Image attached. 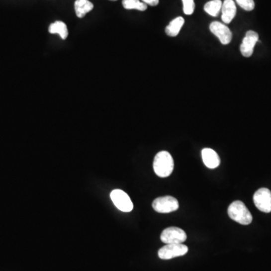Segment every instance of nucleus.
<instances>
[{"label":"nucleus","instance_id":"obj_1","mask_svg":"<svg viewBox=\"0 0 271 271\" xmlns=\"http://www.w3.org/2000/svg\"><path fill=\"white\" fill-rule=\"evenodd\" d=\"M154 171L161 178L169 177L174 171V161L171 154L161 151L155 155L153 162Z\"/></svg>","mask_w":271,"mask_h":271},{"label":"nucleus","instance_id":"obj_2","mask_svg":"<svg viewBox=\"0 0 271 271\" xmlns=\"http://www.w3.org/2000/svg\"><path fill=\"white\" fill-rule=\"evenodd\" d=\"M228 213L230 218L243 225H248L253 222V215L244 203L240 200L233 202L228 206Z\"/></svg>","mask_w":271,"mask_h":271},{"label":"nucleus","instance_id":"obj_3","mask_svg":"<svg viewBox=\"0 0 271 271\" xmlns=\"http://www.w3.org/2000/svg\"><path fill=\"white\" fill-rule=\"evenodd\" d=\"M161 240L166 244H180L187 240V234L181 228L171 227L163 231Z\"/></svg>","mask_w":271,"mask_h":271},{"label":"nucleus","instance_id":"obj_4","mask_svg":"<svg viewBox=\"0 0 271 271\" xmlns=\"http://www.w3.org/2000/svg\"><path fill=\"white\" fill-rule=\"evenodd\" d=\"M179 202L171 196L158 197L152 203V207L160 213H169L179 209Z\"/></svg>","mask_w":271,"mask_h":271},{"label":"nucleus","instance_id":"obj_5","mask_svg":"<svg viewBox=\"0 0 271 271\" xmlns=\"http://www.w3.org/2000/svg\"><path fill=\"white\" fill-rule=\"evenodd\" d=\"M188 252L187 246L182 243L180 244H167L165 247L160 249L158 256L163 260H169L174 258L184 256Z\"/></svg>","mask_w":271,"mask_h":271},{"label":"nucleus","instance_id":"obj_6","mask_svg":"<svg viewBox=\"0 0 271 271\" xmlns=\"http://www.w3.org/2000/svg\"><path fill=\"white\" fill-rule=\"evenodd\" d=\"M111 200L119 210L129 212L133 210V204L127 193L121 189H115L111 192Z\"/></svg>","mask_w":271,"mask_h":271},{"label":"nucleus","instance_id":"obj_7","mask_svg":"<svg viewBox=\"0 0 271 271\" xmlns=\"http://www.w3.org/2000/svg\"><path fill=\"white\" fill-rule=\"evenodd\" d=\"M253 201L256 207L263 212H271V191L266 187L259 189L254 196Z\"/></svg>","mask_w":271,"mask_h":271},{"label":"nucleus","instance_id":"obj_8","mask_svg":"<svg viewBox=\"0 0 271 271\" xmlns=\"http://www.w3.org/2000/svg\"><path fill=\"white\" fill-rule=\"evenodd\" d=\"M209 30L216 37L219 38L221 43L223 45H228L231 42L232 33L225 23L219 21L212 22L209 25Z\"/></svg>","mask_w":271,"mask_h":271},{"label":"nucleus","instance_id":"obj_9","mask_svg":"<svg viewBox=\"0 0 271 271\" xmlns=\"http://www.w3.org/2000/svg\"><path fill=\"white\" fill-rule=\"evenodd\" d=\"M259 41V34L253 30H249L246 33L245 37L243 39L240 45V52L243 56L250 58L253 55L254 47Z\"/></svg>","mask_w":271,"mask_h":271},{"label":"nucleus","instance_id":"obj_10","mask_svg":"<svg viewBox=\"0 0 271 271\" xmlns=\"http://www.w3.org/2000/svg\"><path fill=\"white\" fill-rule=\"evenodd\" d=\"M222 20L224 23H231L237 14V6L234 0H225L222 2Z\"/></svg>","mask_w":271,"mask_h":271},{"label":"nucleus","instance_id":"obj_11","mask_svg":"<svg viewBox=\"0 0 271 271\" xmlns=\"http://www.w3.org/2000/svg\"><path fill=\"white\" fill-rule=\"evenodd\" d=\"M202 158L204 165L209 169H215L220 165V158L215 151L211 149H203L202 150Z\"/></svg>","mask_w":271,"mask_h":271},{"label":"nucleus","instance_id":"obj_12","mask_svg":"<svg viewBox=\"0 0 271 271\" xmlns=\"http://www.w3.org/2000/svg\"><path fill=\"white\" fill-rule=\"evenodd\" d=\"M93 8V4L89 0H76L75 2V11L79 18H83Z\"/></svg>","mask_w":271,"mask_h":271},{"label":"nucleus","instance_id":"obj_13","mask_svg":"<svg viewBox=\"0 0 271 271\" xmlns=\"http://www.w3.org/2000/svg\"><path fill=\"white\" fill-rule=\"evenodd\" d=\"M48 31L51 34L59 35L63 40H65L68 37L69 31L67 24L64 22L60 21V20L51 23L48 28Z\"/></svg>","mask_w":271,"mask_h":271},{"label":"nucleus","instance_id":"obj_14","mask_svg":"<svg viewBox=\"0 0 271 271\" xmlns=\"http://www.w3.org/2000/svg\"><path fill=\"white\" fill-rule=\"evenodd\" d=\"M184 23V20L182 17H178L174 19L165 29L167 35L171 36V37L178 36Z\"/></svg>","mask_w":271,"mask_h":271},{"label":"nucleus","instance_id":"obj_15","mask_svg":"<svg viewBox=\"0 0 271 271\" xmlns=\"http://www.w3.org/2000/svg\"><path fill=\"white\" fill-rule=\"evenodd\" d=\"M222 0H211L204 5V11L212 17L219 16L222 10Z\"/></svg>","mask_w":271,"mask_h":271},{"label":"nucleus","instance_id":"obj_16","mask_svg":"<svg viewBox=\"0 0 271 271\" xmlns=\"http://www.w3.org/2000/svg\"><path fill=\"white\" fill-rule=\"evenodd\" d=\"M123 7L125 9H136L138 11H144L147 9L148 5L140 0H123Z\"/></svg>","mask_w":271,"mask_h":271},{"label":"nucleus","instance_id":"obj_17","mask_svg":"<svg viewBox=\"0 0 271 271\" xmlns=\"http://www.w3.org/2000/svg\"><path fill=\"white\" fill-rule=\"evenodd\" d=\"M183 3V11L186 15H191L195 8L194 0H181Z\"/></svg>","mask_w":271,"mask_h":271},{"label":"nucleus","instance_id":"obj_18","mask_svg":"<svg viewBox=\"0 0 271 271\" xmlns=\"http://www.w3.org/2000/svg\"><path fill=\"white\" fill-rule=\"evenodd\" d=\"M237 3L245 11H253L255 8L254 0H236Z\"/></svg>","mask_w":271,"mask_h":271},{"label":"nucleus","instance_id":"obj_19","mask_svg":"<svg viewBox=\"0 0 271 271\" xmlns=\"http://www.w3.org/2000/svg\"><path fill=\"white\" fill-rule=\"evenodd\" d=\"M142 2L146 3V5H151V6H156L159 3V0H142Z\"/></svg>","mask_w":271,"mask_h":271},{"label":"nucleus","instance_id":"obj_20","mask_svg":"<svg viewBox=\"0 0 271 271\" xmlns=\"http://www.w3.org/2000/svg\"><path fill=\"white\" fill-rule=\"evenodd\" d=\"M111 1H117V0H111Z\"/></svg>","mask_w":271,"mask_h":271}]
</instances>
